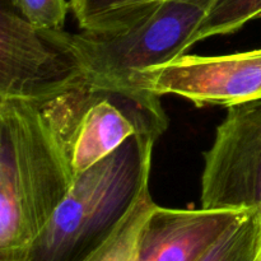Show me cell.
I'll list each match as a JSON object with an SVG mask.
<instances>
[{
  "mask_svg": "<svg viewBox=\"0 0 261 261\" xmlns=\"http://www.w3.org/2000/svg\"><path fill=\"white\" fill-rule=\"evenodd\" d=\"M73 184L48 101L0 99V261H31Z\"/></svg>",
  "mask_w": 261,
  "mask_h": 261,
  "instance_id": "obj_1",
  "label": "cell"
},
{
  "mask_svg": "<svg viewBox=\"0 0 261 261\" xmlns=\"http://www.w3.org/2000/svg\"><path fill=\"white\" fill-rule=\"evenodd\" d=\"M216 0H160L130 10L110 32L45 30L97 87H138L135 74L170 63L193 47V37Z\"/></svg>",
  "mask_w": 261,
  "mask_h": 261,
  "instance_id": "obj_2",
  "label": "cell"
},
{
  "mask_svg": "<svg viewBox=\"0 0 261 261\" xmlns=\"http://www.w3.org/2000/svg\"><path fill=\"white\" fill-rule=\"evenodd\" d=\"M157 139L134 137L74 181L31 261H79L121 221L150 177Z\"/></svg>",
  "mask_w": 261,
  "mask_h": 261,
  "instance_id": "obj_3",
  "label": "cell"
},
{
  "mask_svg": "<svg viewBox=\"0 0 261 261\" xmlns=\"http://www.w3.org/2000/svg\"><path fill=\"white\" fill-rule=\"evenodd\" d=\"M74 181L134 137L160 139L168 116L160 96L140 87L81 86L48 101Z\"/></svg>",
  "mask_w": 261,
  "mask_h": 261,
  "instance_id": "obj_4",
  "label": "cell"
},
{
  "mask_svg": "<svg viewBox=\"0 0 261 261\" xmlns=\"http://www.w3.org/2000/svg\"><path fill=\"white\" fill-rule=\"evenodd\" d=\"M204 153L200 203L261 216V98L226 107Z\"/></svg>",
  "mask_w": 261,
  "mask_h": 261,
  "instance_id": "obj_5",
  "label": "cell"
},
{
  "mask_svg": "<svg viewBox=\"0 0 261 261\" xmlns=\"http://www.w3.org/2000/svg\"><path fill=\"white\" fill-rule=\"evenodd\" d=\"M86 81L75 59L8 9L0 13V99L43 103Z\"/></svg>",
  "mask_w": 261,
  "mask_h": 261,
  "instance_id": "obj_6",
  "label": "cell"
},
{
  "mask_svg": "<svg viewBox=\"0 0 261 261\" xmlns=\"http://www.w3.org/2000/svg\"><path fill=\"white\" fill-rule=\"evenodd\" d=\"M250 212L155 205L145 224L137 261H198Z\"/></svg>",
  "mask_w": 261,
  "mask_h": 261,
  "instance_id": "obj_7",
  "label": "cell"
},
{
  "mask_svg": "<svg viewBox=\"0 0 261 261\" xmlns=\"http://www.w3.org/2000/svg\"><path fill=\"white\" fill-rule=\"evenodd\" d=\"M150 177L143 182L132 206L114 229L79 261H137L145 224L157 204L150 194Z\"/></svg>",
  "mask_w": 261,
  "mask_h": 261,
  "instance_id": "obj_8",
  "label": "cell"
},
{
  "mask_svg": "<svg viewBox=\"0 0 261 261\" xmlns=\"http://www.w3.org/2000/svg\"><path fill=\"white\" fill-rule=\"evenodd\" d=\"M261 250V216L250 212L229 227L198 261H256Z\"/></svg>",
  "mask_w": 261,
  "mask_h": 261,
  "instance_id": "obj_9",
  "label": "cell"
},
{
  "mask_svg": "<svg viewBox=\"0 0 261 261\" xmlns=\"http://www.w3.org/2000/svg\"><path fill=\"white\" fill-rule=\"evenodd\" d=\"M261 15V0H216L193 37V46L206 38L229 35Z\"/></svg>",
  "mask_w": 261,
  "mask_h": 261,
  "instance_id": "obj_10",
  "label": "cell"
},
{
  "mask_svg": "<svg viewBox=\"0 0 261 261\" xmlns=\"http://www.w3.org/2000/svg\"><path fill=\"white\" fill-rule=\"evenodd\" d=\"M144 0H70V9L82 31L110 32L119 20Z\"/></svg>",
  "mask_w": 261,
  "mask_h": 261,
  "instance_id": "obj_11",
  "label": "cell"
},
{
  "mask_svg": "<svg viewBox=\"0 0 261 261\" xmlns=\"http://www.w3.org/2000/svg\"><path fill=\"white\" fill-rule=\"evenodd\" d=\"M25 20L42 30H64L70 8L66 0H12Z\"/></svg>",
  "mask_w": 261,
  "mask_h": 261,
  "instance_id": "obj_12",
  "label": "cell"
},
{
  "mask_svg": "<svg viewBox=\"0 0 261 261\" xmlns=\"http://www.w3.org/2000/svg\"><path fill=\"white\" fill-rule=\"evenodd\" d=\"M154 2H160V0H144V2H143L142 4H139V5H138L137 8H139V7H143V5L150 4V3H154ZM134 9H135V8H134ZM132 10H133V9H132ZM127 13H129V12H127ZM127 13H126V14H127ZM120 20H121V19H120ZM120 20H119V22H120ZM117 24H119V23H117ZM117 24H116V25H117ZM114 30H115V28H114Z\"/></svg>",
  "mask_w": 261,
  "mask_h": 261,
  "instance_id": "obj_13",
  "label": "cell"
}]
</instances>
